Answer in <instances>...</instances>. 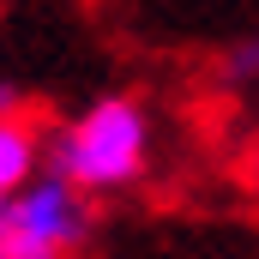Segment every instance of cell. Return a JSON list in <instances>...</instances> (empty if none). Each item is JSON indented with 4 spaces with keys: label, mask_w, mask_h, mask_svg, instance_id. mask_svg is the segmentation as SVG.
I'll return each mask as SVG.
<instances>
[{
    "label": "cell",
    "mask_w": 259,
    "mask_h": 259,
    "mask_svg": "<svg viewBox=\"0 0 259 259\" xmlns=\"http://www.w3.org/2000/svg\"><path fill=\"white\" fill-rule=\"evenodd\" d=\"M91 193L42 169L36 181L0 193V259H72L91 241Z\"/></svg>",
    "instance_id": "2"
},
{
    "label": "cell",
    "mask_w": 259,
    "mask_h": 259,
    "mask_svg": "<svg viewBox=\"0 0 259 259\" xmlns=\"http://www.w3.org/2000/svg\"><path fill=\"white\" fill-rule=\"evenodd\" d=\"M49 133L55 127H36V121L18 115V109L0 115V193L36 181V175L49 169Z\"/></svg>",
    "instance_id": "3"
},
{
    "label": "cell",
    "mask_w": 259,
    "mask_h": 259,
    "mask_svg": "<svg viewBox=\"0 0 259 259\" xmlns=\"http://www.w3.org/2000/svg\"><path fill=\"white\" fill-rule=\"evenodd\" d=\"M151 145H157L151 109L139 97H127V91H109V97L84 103L78 115H66L61 127L49 133V169L78 181L91 199L127 193L151 169Z\"/></svg>",
    "instance_id": "1"
},
{
    "label": "cell",
    "mask_w": 259,
    "mask_h": 259,
    "mask_svg": "<svg viewBox=\"0 0 259 259\" xmlns=\"http://www.w3.org/2000/svg\"><path fill=\"white\" fill-rule=\"evenodd\" d=\"M223 78H229V84H241V91H253V84H259V36H247V42H235V49H229Z\"/></svg>",
    "instance_id": "4"
},
{
    "label": "cell",
    "mask_w": 259,
    "mask_h": 259,
    "mask_svg": "<svg viewBox=\"0 0 259 259\" xmlns=\"http://www.w3.org/2000/svg\"><path fill=\"white\" fill-rule=\"evenodd\" d=\"M241 181H247V193H253V205H259V145L247 151V169H241Z\"/></svg>",
    "instance_id": "5"
}]
</instances>
